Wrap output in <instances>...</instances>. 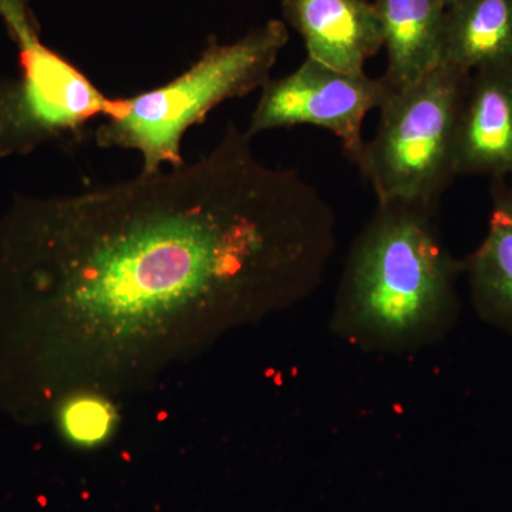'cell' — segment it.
I'll return each mask as SVG.
<instances>
[{"mask_svg":"<svg viewBox=\"0 0 512 512\" xmlns=\"http://www.w3.org/2000/svg\"><path fill=\"white\" fill-rule=\"evenodd\" d=\"M252 138L231 123L194 163L15 195L0 221V291L100 342L177 318L217 336L305 301L335 252V212L299 171L259 160Z\"/></svg>","mask_w":512,"mask_h":512,"instance_id":"cell-1","label":"cell"},{"mask_svg":"<svg viewBox=\"0 0 512 512\" xmlns=\"http://www.w3.org/2000/svg\"><path fill=\"white\" fill-rule=\"evenodd\" d=\"M463 274L464 261L441 237L436 210L377 204L349 249L329 328L365 352L429 348L456 325Z\"/></svg>","mask_w":512,"mask_h":512,"instance_id":"cell-2","label":"cell"},{"mask_svg":"<svg viewBox=\"0 0 512 512\" xmlns=\"http://www.w3.org/2000/svg\"><path fill=\"white\" fill-rule=\"evenodd\" d=\"M288 40L281 20H269L228 45L214 40L180 76L117 99L114 113L94 130L97 146L138 151L141 174L181 167L185 133L224 101L262 89Z\"/></svg>","mask_w":512,"mask_h":512,"instance_id":"cell-3","label":"cell"},{"mask_svg":"<svg viewBox=\"0 0 512 512\" xmlns=\"http://www.w3.org/2000/svg\"><path fill=\"white\" fill-rule=\"evenodd\" d=\"M470 76L441 64L389 94L379 109L375 137L365 143L357 163L377 204L406 202L437 210L457 177L458 117Z\"/></svg>","mask_w":512,"mask_h":512,"instance_id":"cell-4","label":"cell"},{"mask_svg":"<svg viewBox=\"0 0 512 512\" xmlns=\"http://www.w3.org/2000/svg\"><path fill=\"white\" fill-rule=\"evenodd\" d=\"M0 20L19 64L18 76L0 77V160L46 144L82 143L92 121L114 113L117 99L43 42L30 0H0Z\"/></svg>","mask_w":512,"mask_h":512,"instance_id":"cell-5","label":"cell"},{"mask_svg":"<svg viewBox=\"0 0 512 512\" xmlns=\"http://www.w3.org/2000/svg\"><path fill=\"white\" fill-rule=\"evenodd\" d=\"M261 90L249 136L276 128H323L339 138L346 157L356 165L366 143L362 127L367 114L380 109L392 93L382 76L336 72L308 57L281 79L271 77Z\"/></svg>","mask_w":512,"mask_h":512,"instance_id":"cell-6","label":"cell"},{"mask_svg":"<svg viewBox=\"0 0 512 512\" xmlns=\"http://www.w3.org/2000/svg\"><path fill=\"white\" fill-rule=\"evenodd\" d=\"M284 16L308 59L346 74L365 73L383 47L382 23L369 0H284Z\"/></svg>","mask_w":512,"mask_h":512,"instance_id":"cell-7","label":"cell"},{"mask_svg":"<svg viewBox=\"0 0 512 512\" xmlns=\"http://www.w3.org/2000/svg\"><path fill=\"white\" fill-rule=\"evenodd\" d=\"M456 174H512V63L471 73L458 117Z\"/></svg>","mask_w":512,"mask_h":512,"instance_id":"cell-8","label":"cell"},{"mask_svg":"<svg viewBox=\"0 0 512 512\" xmlns=\"http://www.w3.org/2000/svg\"><path fill=\"white\" fill-rule=\"evenodd\" d=\"M392 92L406 89L443 64L447 6L443 0H376Z\"/></svg>","mask_w":512,"mask_h":512,"instance_id":"cell-9","label":"cell"},{"mask_svg":"<svg viewBox=\"0 0 512 512\" xmlns=\"http://www.w3.org/2000/svg\"><path fill=\"white\" fill-rule=\"evenodd\" d=\"M487 234L466 261L464 274L478 318L512 335V188L494 178Z\"/></svg>","mask_w":512,"mask_h":512,"instance_id":"cell-10","label":"cell"},{"mask_svg":"<svg viewBox=\"0 0 512 512\" xmlns=\"http://www.w3.org/2000/svg\"><path fill=\"white\" fill-rule=\"evenodd\" d=\"M512 63V0H456L448 6L443 64L473 73Z\"/></svg>","mask_w":512,"mask_h":512,"instance_id":"cell-11","label":"cell"},{"mask_svg":"<svg viewBox=\"0 0 512 512\" xmlns=\"http://www.w3.org/2000/svg\"><path fill=\"white\" fill-rule=\"evenodd\" d=\"M62 421L70 439L79 444H96L106 439L113 424V413L100 399L82 397L66 404Z\"/></svg>","mask_w":512,"mask_h":512,"instance_id":"cell-12","label":"cell"},{"mask_svg":"<svg viewBox=\"0 0 512 512\" xmlns=\"http://www.w3.org/2000/svg\"><path fill=\"white\" fill-rule=\"evenodd\" d=\"M443 2L444 5H446L448 8V6L453 5V3L456 2V0H443Z\"/></svg>","mask_w":512,"mask_h":512,"instance_id":"cell-13","label":"cell"}]
</instances>
